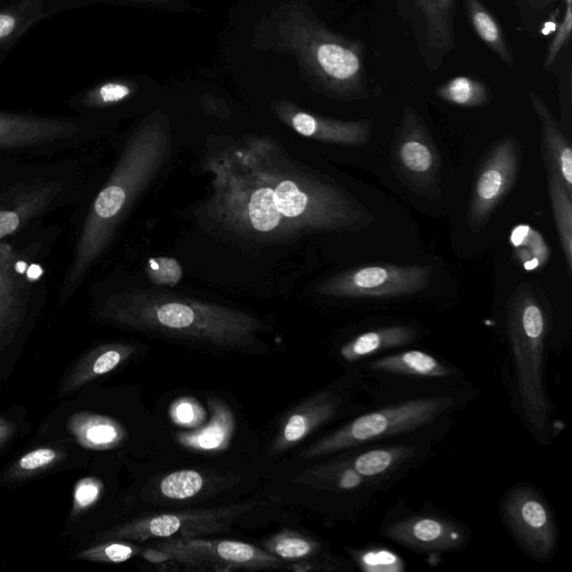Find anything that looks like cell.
<instances>
[{
	"instance_id": "6da1fadb",
	"label": "cell",
	"mask_w": 572,
	"mask_h": 572,
	"mask_svg": "<svg viewBox=\"0 0 572 572\" xmlns=\"http://www.w3.org/2000/svg\"><path fill=\"white\" fill-rule=\"evenodd\" d=\"M255 49L290 55L301 79L324 97L345 102L369 97L364 42L332 31L307 0H286L256 24Z\"/></svg>"
},
{
	"instance_id": "7a4b0ae2",
	"label": "cell",
	"mask_w": 572,
	"mask_h": 572,
	"mask_svg": "<svg viewBox=\"0 0 572 572\" xmlns=\"http://www.w3.org/2000/svg\"><path fill=\"white\" fill-rule=\"evenodd\" d=\"M171 150L173 136L168 117L160 109L152 111L133 132L117 167L94 199L64 280L61 302L72 297L107 250L133 203L166 166Z\"/></svg>"
},
{
	"instance_id": "3957f363",
	"label": "cell",
	"mask_w": 572,
	"mask_h": 572,
	"mask_svg": "<svg viewBox=\"0 0 572 572\" xmlns=\"http://www.w3.org/2000/svg\"><path fill=\"white\" fill-rule=\"evenodd\" d=\"M233 151L297 236L356 231L370 221L367 209L341 188L289 166L272 139L255 137Z\"/></svg>"
},
{
	"instance_id": "277c9868",
	"label": "cell",
	"mask_w": 572,
	"mask_h": 572,
	"mask_svg": "<svg viewBox=\"0 0 572 572\" xmlns=\"http://www.w3.org/2000/svg\"><path fill=\"white\" fill-rule=\"evenodd\" d=\"M100 317L118 326L225 350L254 345L265 324L251 314L152 290H129L104 301Z\"/></svg>"
},
{
	"instance_id": "5b68a950",
	"label": "cell",
	"mask_w": 572,
	"mask_h": 572,
	"mask_svg": "<svg viewBox=\"0 0 572 572\" xmlns=\"http://www.w3.org/2000/svg\"><path fill=\"white\" fill-rule=\"evenodd\" d=\"M547 327V314L537 293L529 284L520 285L509 303L508 330L523 412L538 434L545 432L549 423L542 380Z\"/></svg>"
},
{
	"instance_id": "8992f818",
	"label": "cell",
	"mask_w": 572,
	"mask_h": 572,
	"mask_svg": "<svg viewBox=\"0 0 572 572\" xmlns=\"http://www.w3.org/2000/svg\"><path fill=\"white\" fill-rule=\"evenodd\" d=\"M453 404L446 396L419 398L389 406L379 411L362 415L354 421L323 437L301 454L302 459L348 450L390 436L405 434L432 424Z\"/></svg>"
},
{
	"instance_id": "52a82bcc",
	"label": "cell",
	"mask_w": 572,
	"mask_h": 572,
	"mask_svg": "<svg viewBox=\"0 0 572 572\" xmlns=\"http://www.w3.org/2000/svg\"><path fill=\"white\" fill-rule=\"evenodd\" d=\"M256 505L257 503H242L230 507L157 514L103 532L99 539L142 542L150 539L204 537L230 529L238 518L252 511Z\"/></svg>"
},
{
	"instance_id": "ba28073f",
	"label": "cell",
	"mask_w": 572,
	"mask_h": 572,
	"mask_svg": "<svg viewBox=\"0 0 572 572\" xmlns=\"http://www.w3.org/2000/svg\"><path fill=\"white\" fill-rule=\"evenodd\" d=\"M168 552L176 564L194 570L288 569L286 562L265 549L241 541L203 537L168 538L152 543Z\"/></svg>"
},
{
	"instance_id": "9c48e42d",
	"label": "cell",
	"mask_w": 572,
	"mask_h": 572,
	"mask_svg": "<svg viewBox=\"0 0 572 572\" xmlns=\"http://www.w3.org/2000/svg\"><path fill=\"white\" fill-rule=\"evenodd\" d=\"M432 266L368 265L343 272L318 286L326 297L397 298L424 291L431 282Z\"/></svg>"
},
{
	"instance_id": "30bf717a",
	"label": "cell",
	"mask_w": 572,
	"mask_h": 572,
	"mask_svg": "<svg viewBox=\"0 0 572 572\" xmlns=\"http://www.w3.org/2000/svg\"><path fill=\"white\" fill-rule=\"evenodd\" d=\"M395 6L425 68L440 70L455 49L456 0H395Z\"/></svg>"
},
{
	"instance_id": "8fae6325",
	"label": "cell",
	"mask_w": 572,
	"mask_h": 572,
	"mask_svg": "<svg viewBox=\"0 0 572 572\" xmlns=\"http://www.w3.org/2000/svg\"><path fill=\"white\" fill-rule=\"evenodd\" d=\"M394 167L399 176L417 189L428 190L441 173V155L426 123L409 106L395 131L392 146Z\"/></svg>"
},
{
	"instance_id": "7c38bea8",
	"label": "cell",
	"mask_w": 572,
	"mask_h": 572,
	"mask_svg": "<svg viewBox=\"0 0 572 572\" xmlns=\"http://www.w3.org/2000/svg\"><path fill=\"white\" fill-rule=\"evenodd\" d=\"M519 141L508 136L490 150L475 180L469 211L472 230H479L495 211L514 184L520 170Z\"/></svg>"
},
{
	"instance_id": "4fadbf2b",
	"label": "cell",
	"mask_w": 572,
	"mask_h": 572,
	"mask_svg": "<svg viewBox=\"0 0 572 572\" xmlns=\"http://www.w3.org/2000/svg\"><path fill=\"white\" fill-rule=\"evenodd\" d=\"M505 521L521 547L535 560H549L557 548L554 516L540 495L529 488L508 494L503 504Z\"/></svg>"
},
{
	"instance_id": "5bb4252c",
	"label": "cell",
	"mask_w": 572,
	"mask_h": 572,
	"mask_svg": "<svg viewBox=\"0 0 572 572\" xmlns=\"http://www.w3.org/2000/svg\"><path fill=\"white\" fill-rule=\"evenodd\" d=\"M271 109L283 125L311 140L340 146H362L369 141L373 123L370 120L345 121L319 116L290 100L271 103Z\"/></svg>"
},
{
	"instance_id": "9a60e30c",
	"label": "cell",
	"mask_w": 572,
	"mask_h": 572,
	"mask_svg": "<svg viewBox=\"0 0 572 572\" xmlns=\"http://www.w3.org/2000/svg\"><path fill=\"white\" fill-rule=\"evenodd\" d=\"M340 405V398L329 392L305 400L283 419L270 445L269 454L278 456L303 442L319 427L330 422L338 414Z\"/></svg>"
},
{
	"instance_id": "2e32d148",
	"label": "cell",
	"mask_w": 572,
	"mask_h": 572,
	"mask_svg": "<svg viewBox=\"0 0 572 572\" xmlns=\"http://www.w3.org/2000/svg\"><path fill=\"white\" fill-rule=\"evenodd\" d=\"M384 533L399 545L416 551L455 550L465 542V533L454 523L432 517L398 521Z\"/></svg>"
},
{
	"instance_id": "e0dca14e",
	"label": "cell",
	"mask_w": 572,
	"mask_h": 572,
	"mask_svg": "<svg viewBox=\"0 0 572 572\" xmlns=\"http://www.w3.org/2000/svg\"><path fill=\"white\" fill-rule=\"evenodd\" d=\"M79 130L69 121L0 114V148L43 146L71 138Z\"/></svg>"
},
{
	"instance_id": "ac0fdd59",
	"label": "cell",
	"mask_w": 572,
	"mask_h": 572,
	"mask_svg": "<svg viewBox=\"0 0 572 572\" xmlns=\"http://www.w3.org/2000/svg\"><path fill=\"white\" fill-rule=\"evenodd\" d=\"M25 311L24 281L13 247L0 242V347L15 335Z\"/></svg>"
},
{
	"instance_id": "d6986e66",
	"label": "cell",
	"mask_w": 572,
	"mask_h": 572,
	"mask_svg": "<svg viewBox=\"0 0 572 572\" xmlns=\"http://www.w3.org/2000/svg\"><path fill=\"white\" fill-rule=\"evenodd\" d=\"M530 102L541 125L542 156L546 170L557 174L572 195V149L554 114L535 91H530Z\"/></svg>"
},
{
	"instance_id": "ffe728a7",
	"label": "cell",
	"mask_w": 572,
	"mask_h": 572,
	"mask_svg": "<svg viewBox=\"0 0 572 572\" xmlns=\"http://www.w3.org/2000/svg\"><path fill=\"white\" fill-rule=\"evenodd\" d=\"M209 421L190 431L176 434L179 445L197 452H222L231 445L236 431V419L230 406L223 399L207 397Z\"/></svg>"
},
{
	"instance_id": "44dd1931",
	"label": "cell",
	"mask_w": 572,
	"mask_h": 572,
	"mask_svg": "<svg viewBox=\"0 0 572 572\" xmlns=\"http://www.w3.org/2000/svg\"><path fill=\"white\" fill-rule=\"evenodd\" d=\"M136 350L135 346L128 343H109L93 349L76 364L63 381L60 394H69L95 378L111 373L135 354Z\"/></svg>"
},
{
	"instance_id": "7402d4cb",
	"label": "cell",
	"mask_w": 572,
	"mask_h": 572,
	"mask_svg": "<svg viewBox=\"0 0 572 572\" xmlns=\"http://www.w3.org/2000/svg\"><path fill=\"white\" fill-rule=\"evenodd\" d=\"M467 19L481 42L509 68H514L516 61L505 37L502 25L491 9L482 0H463Z\"/></svg>"
},
{
	"instance_id": "603a6c76",
	"label": "cell",
	"mask_w": 572,
	"mask_h": 572,
	"mask_svg": "<svg viewBox=\"0 0 572 572\" xmlns=\"http://www.w3.org/2000/svg\"><path fill=\"white\" fill-rule=\"evenodd\" d=\"M417 333L411 327L394 326L362 333L340 349V355L348 362L373 356L378 352L409 345Z\"/></svg>"
},
{
	"instance_id": "cb8c5ba5",
	"label": "cell",
	"mask_w": 572,
	"mask_h": 572,
	"mask_svg": "<svg viewBox=\"0 0 572 572\" xmlns=\"http://www.w3.org/2000/svg\"><path fill=\"white\" fill-rule=\"evenodd\" d=\"M370 368L381 373L423 378H445L454 374V370L433 356L417 350L378 359L371 362Z\"/></svg>"
},
{
	"instance_id": "d4e9b609",
	"label": "cell",
	"mask_w": 572,
	"mask_h": 572,
	"mask_svg": "<svg viewBox=\"0 0 572 572\" xmlns=\"http://www.w3.org/2000/svg\"><path fill=\"white\" fill-rule=\"evenodd\" d=\"M74 433L79 441L93 450H111L126 441L127 431L117 421L100 415L76 417Z\"/></svg>"
},
{
	"instance_id": "484cf974",
	"label": "cell",
	"mask_w": 572,
	"mask_h": 572,
	"mask_svg": "<svg viewBox=\"0 0 572 572\" xmlns=\"http://www.w3.org/2000/svg\"><path fill=\"white\" fill-rule=\"evenodd\" d=\"M548 188L552 211L560 238L561 249L564 252L568 273L572 272V195L564 181L552 171L547 170Z\"/></svg>"
},
{
	"instance_id": "4316f807",
	"label": "cell",
	"mask_w": 572,
	"mask_h": 572,
	"mask_svg": "<svg viewBox=\"0 0 572 572\" xmlns=\"http://www.w3.org/2000/svg\"><path fill=\"white\" fill-rule=\"evenodd\" d=\"M438 99L452 106L473 109L491 101L488 84L469 75L455 76L435 89Z\"/></svg>"
},
{
	"instance_id": "83f0119b",
	"label": "cell",
	"mask_w": 572,
	"mask_h": 572,
	"mask_svg": "<svg viewBox=\"0 0 572 572\" xmlns=\"http://www.w3.org/2000/svg\"><path fill=\"white\" fill-rule=\"evenodd\" d=\"M412 455L413 450L408 446L376 448L360 454L351 464L361 476L371 480L394 472L411 459Z\"/></svg>"
},
{
	"instance_id": "f1b7e54d",
	"label": "cell",
	"mask_w": 572,
	"mask_h": 572,
	"mask_svg": "<svg viewBox=\"0 0 572 572\" xmlns=\"http://www.w3.org/2000/svg\"><path fill=\"white\" fill-rule=\"evenodd\" d=\"M307 476L309 484L314 488L340 492L356 491L368 482L347 461L317 467Z\"/></svg>"
},
{
	"instance_id": "f546056e",
	"label": "cell",
	"mask_w": 572,
	"mask_h": 572,
	"mask_svg": "<svg viewBox=\"0 0 572 572\" xmlns=\"http://www.w3.org/2000/svg\"><path fill=\"white\" fill-rule=\"evenodd\" d=\"M264 549L289 564L316 556L321 543L299 532L284 530L265 540Z\"/></svg>"
},
{
	"instance_id": "4dcf8cb0",
	"label": "cell",
	"mask_w": 572,
	"mask_h": 572,
	"mask_svg": "<svg viewBox=\"0 0 572 572\" xmlns=\"http://www.w3.org/2000/svg\"><path fill=\"white\" fill-rule=\"evenodd\" d=\"M52 196L53 192L50 188H43L28 196L15 208L0 211V242L3 238L14 234L28 219L40 213Z\"/></svg>"
},
{
	"instance_id": "1f68e13d",
	"label": "cell",
	"mask_w": 572,
	"mask_h": 572,
	"mask_svg": "<svg viewBox=\"0 0 572 572\" xmlns=\"http://www.w3.org/2000/svg\"><path fill=\"white\" fill-rule=\"evenodd\" d=\"M205 479L193 470L170 473L161 480L159 490L169 500L183 501L196 497L204 489Z\"/></svg>"
},
{
	"instance_id": "d6a6232c",
	"label": "cell",
	"mask_w": 572,
	"mask_h": 572,
	"mask_svg": "<svg viewBox=\"0 0 572 572\" xmlns=\"http://www.w3.org/2000/svg\"><path fill=\"white\" fill-rule=\"evenodd\" d=\"M141 547L122 540H111L103 545L85 550L79 558L103 564H122L137 555H140Z\"/></svg>"
},
{
	"instance_id": "836d02e7",
	"label": "cell",
	"mask_w": 572,
	"mask_h": 572,
	"mask_svg": "<svg viewBox=\"0 0 572 572\" xmlns=\"http://www.w3.org/2000/svg\"><path fill=\"white\" fill-rule=\"evenodd\" d=\"M138 91V84L129 80L111 81L89 93L85 103L94 108L109 107L128 100Z\"/></svg>"
},
{
	"instance_id": "e575fe53",
	"label": "cell",
	"mask_w": 572,
	"mask_h": 572,
	"mask_svg": "<svg viewBox=\"0 0 572 572\" xmlns=\"http://www.w3.org/2000/svg\"><path fill=\"white\" fill-rule=\"evenodd\" d=\"M572 32V0H564V14H562L561 23L552 37L549 44L545 62H543V70L546 72L555 68L559 57L568 46H570Z\"/></svg>"
},
{
	"instance_id": "d590c367",
	"label": "cell",
	"mask_w": 572,
	"mask_h": 572,
	"mask_svg": "<svg viewBox=\"0 0 572 572\" xmlns=\"http://www.w3.org/2000/svg\"><path fill=\"white\" fill-rule=\"evenodd\" d=\"M146 273L151 283L168 288H175L184 275L180 263L169 256L152 257L147 263Z\"/></svg>"
},
{
	"instance_id": "8d00e7d4",
	"label": "cell",
	"mask_w": 572,
	"mask_h": 572,
	"mask_svg": "<svg viewBox=\"0 0 572 572\" xmlns=\"http://www.w3.org/2000/svg\"><path fill=\"white\" fill-rule=\"evenodd\" d=\"M352 556L360 568L368 572H399L404 570V561L392 551L373 549L357 551Z\"/></svg>"
},
{
	"instance_id": "74e56055",
	"label": "cell",
	"mask_w": 572,
	"mask_h": 572,
	"mask_svg": "<svg viewBox=\"0 0 572 572\" xmlns=\"http://www.w3.org/2000/svg\"><path fill=\"white\" fill-rule=\"evenodd\" d=\"M560 0H516L521 21L527 30L538 32L540 24H545V18L551 14L552 9Z\"/></svg>"
},
{
	"instance_id": "f35d334b",
	"label": "cell",
	"mask_w": 572,
	"mask_h": 572,
	"mask_svg": "<svg viewBox=\"0 0 572 572\" xmlns=\"http://www.w3.org/2000/svg\"><path fill=\"white\" fill-rule=\"evenodd\" d=\"M170 416L174 423L187 428H196L204 421L205 412L197 400L183 398L177 400L170 408Z\"/></svg>"
},
{
	"instance_id": "ab89813d",
	"label": "cell",
	"mask_w": 572,
	"mask_h": 572,
	"mask_svg": "<svg viewBox=\"0 0 572 572\" xmlns=\"http://www.w3.org/2000/svg\"><path fill=\"white\" fill-rule=\"evenodd\" d=\"M131 6L165 13H194L195 6L188 0H119Z\"/></svg>"
},
{
	"instance_id": "60d3db41",
	"label": "cell",
	"mask_w": 572,
	"mask_h": 572,
	"mask_svg": "<svg viewBox=\"0 0 572 572\" xmlns=\"http://www.w3.org/2000/svg\"><path fill=\"white\" fill-rule=\"evenodd\" d=\"M57 457H59V453L53 450V448H37V450L25 454L22 459L18 461L17 467L18 470L31 473L41 470L45 466H49L57 460Z\"/></svg>"
},
{
	"instance_id": "b9f144b4",
	"label": "cell",
	"mask_w": 572,
	"mask_h": 572,
	"mask_svg": "<svg viewBox=\"0 0 572 572\" xmlns=\"http://www.w3.org/2000/svg\"><path fill=\"white\" fill-rule=\"evenodd\" d=\"M101 482L94 479H85L79 482L75 490V505L78 509H87L100 498Z\"/></svg>"
},
{
	"instance_id": "7bdbcfd3",
	"label": "cell",
	"mask_w": 572,
	"mask_h": 572,
	"mask_svg": "<svg viewBox=\"0 0 572 572\" xmlns=\"http://www.w3.org/2000/svg\"><path fill=\"white\" fill-rule=\"evenodd\" d=\"M559 88L562 118H565L568 127L571 122V63L568 60L566 71L559 73Z\"/></svg>"
},
{
	"instance_id": "ee69618b",
	"label": "cell",
	"mask_w": 572,
	"mask_h": 572,
	"mask_svg": "<svg viewBox=\"0 0 572 572\" xmlns=\"http://www.w3.org/2000/svg\"><path fill=\"white\" fill-rule=\"evenodd\" d=\"M200 103L209 116L226 119L230 117L231 110L227 103L213 94H204L199 98Z\"/></svg>"
},
{
	"instance_id": "f6af8a7d",
	"label": "cell",
	"mask_w": 572,
	"mask_h": 572,
	"mask_svg": "<svg viewBox=\"0 0 572 572\" xmlns=\"http://www.w3.org/2000/svg\"><path fill=\"white\" fill-rule=\"evenodd\" d=\"M140 555L152 565H164L166 567V565L176 564L174 558L168 552L157 547L143 548Z\"/></svg>"
},
{
	"instance_id": "bcb514c9",
	"label": "cell",
	"mask_w": 572,
	"mask_h": 572,
	"mask_svg": "<svg viewBox=\"0 0 572 572\" xmlns=\"http://www.w3.org/2000/svg\"><path fill=\"white\" fill-rule=\"evenodd\" d=\"M16 18L9 14H0V40L11 35L16 28Z\"/></svg>"
},
{
	"instance_id": "7dc6e473",
	"label": "cell",
	"mask_w": 572,
	"mask_h": 572,
	"mask_svg": "<svg viewBox=\"0 0 572 572\" xmlns=\"http://www.w3.org/2000/svg\"><path fill=\"white\" fill-rule=\"evenodd\" d=\"M4 427H6V425H2V424H0V436H2V432H4V431H8V427H7V428H5V429H3Z\"/></svg>"
}]
</instances>
